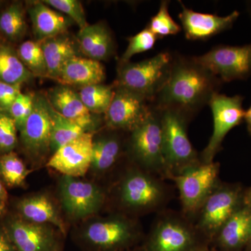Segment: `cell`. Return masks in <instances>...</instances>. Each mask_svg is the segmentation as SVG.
<instances>
[{"label": "cell", "instance_id": "6da1fadb", "mask_svg": "<svg viewBox=\"0 0 251 251\" xmlns=\"http://www.w3.org/2000/svg\"><path fill=\"white\" fill-rule=\"evenodd\" d=\"M223 83L194 57L173 54L169 77L151 105L158 110L175 109L192 118L219 93Z\"/></svg>", "mask_w": 251, "mask_h": 251}, {"label": "cell", "instance_id": "7a4b0ae2", "mask_svg": "<svg viewBox=\"0 0 251 251\" xmlns=\"http://www.w3.org/2000/svg\"><path fill=\"white\" fill-rule=\"evenodd\" d=\"M173 54L160 52L140 62L119 64L115 87L139 94L152 103L171 73Z\"/></svg>", "mask_w": 251, "mask_h": 251}, {"label": "cell", "instance_id": "3957f363", "mask_svg": "<svg viewBox=\"0 0 251 251\" xmlns=\"http://www.w3.org/2000/svg\"><path fill=\"white\" fill-rule=\"evenodd\" d=\"M158 110L163 128L166 173L169 176L179 174L199 161L187 134V125L191 118L175 109Z\"/></svg>", "mask_w": 251, "mask_h": 251}, {"label": "cell", "instance_id": "277c9868", "mask_svg": "<svg viewBox=\"0 0 251 251\" xmlns=\"http://www.w3.org/2000/svg\"><path fill=\"white\" fill-rule=\"evenodd\" d=\"M152 108L148 118L130 131V152L145 168L166 173L161 115Z\"/></svg>", "mask_w": 251, "mask_h": 251}, {"label": "cell", "instance_id": "5b68a950", "mask_svg": "<svg viewBox=\"0 0 251 251\" xmlns=\"http://www.w3.org/2000/svg\"><path fill=\"white\" fill-rule=\"evenodd\" d=\"M194 59L223 82L247 80L251 75V44L216 46Z\"/></svg>", "mask_w": 251, "mask_h": 251}, {"label": "cell", "instance_id": "8992f818", "mask_svg": "<svg viewBox=\"0 0 251 251\" xmlns=\"http://www.w3.org/2000/svg\"><path fill=\"white\" fill-rule=\"evenodd\" d=\"M243 100L242 96L227 97L220 93L216 94L211 99L209 105L212 112L214 130L209 143L201 154L202 163L213 162L227 133L244 121L245 110L243 108Z\"/></svg>", "mask_w": 251, "mask_h": 251}, {"label": "cell", "instance_id": "52a82bcc", "mask_svg": "<svg viewBox=\"0 0 251 251\" xmlns=\"http://www.w3.org/2000/svg\"><path fill=\"white\" fill-rule=\"evenodd\" d=\"M219 163L199 162L179 174L170 175L177 186L185 210L193 212L200 209L216 186Z\"/></svg>", "mask_w": 251, "mask_h": 251}, {"label": "cell", "instance_id": "ba28073f", "mask_svg": "<svg viewBox=\"0 0 251 251\" xmlns=\"http://www.w3.org/2000/svg\"><path fill=\"white\" fill-rule=\"evenodd\" d=\"M59 196L66 213L74 219H83L100 210L104 195L97 185L77 177L63 176Z\"/></svg>", "mask_w": 251, "mask_h": 251}, {"label": "cell", "instance_id": "9c48e42d", "mask_svg": "<svg viewBox=\"0 0 251 251\" xmlns=\"http://www.w3.org/2000/svg\"><path fill=\"white\" fill-rule=\"evenodd\" d=\"M115 87L113 99L105 113L107 126L112 129L131 131L148 118L152 105L139 94Z\"/></svg>", "mask_w": 251, "mask_h": 251}, {"label": "cell", "instance_id": "30bf717a", "mask_svg": "<svg viewBox=\"0 0 251 251\" xmlns=\"http://www.w3.org/2000/svg\"><path fill=\"white\" fill-rule=\"evenodd\" d=\"M244 196L240 186H216L201 206L200 227L207 232H219L225 223L244 204Z\"/></svg>", "mask_w": 251, "mask_h": 251}, {"label": "cell", "instance_id": "8fae6325", "mask_svg": "<svg viewBox=\"0 0 251 251\" xmlns=\"http://www.w3.org/2000/svg\"><path fill=\"white\" fill-rule=\"evenodd\" d=\"M20 131L23 148L33 159H42L50 152V117L46 97H34L32 112Z\"/></svg>", "mask_w": 251, "mask_h": 251}, {"label": "cell", "instance_id": "7c38bea8", "mask_svg": "<svg viewBox=\"0 0 251 251\" xmlns=\"http://www.w3.org/2000/svg\"><path fill=\"white\" fill-rule=\"evenodd\" d=\"M93 141V133L85 132L52 153L46 166L63 176H85L92 165Z\"/></svg>", "mask_w": 251, "mask_h": 251}, {"label": "cell", "instance_id": "4fadbf2b", "mask_svg": "<svg viewBox=\"0 0 251 251\" xmlns=\"http://www.w3.org/2000/svg\"><path fill=\"white\" fill-rule=\"evenodd\" d=\"M179 18L181 29L186 39L191 41H206L231 29L238 19L239 13L234 11L226 16L204 14L188 9L182 2Z\"/></svg>", "mask_w": 251, "mask_h": 251}, {"label": "cell", "instance_id": "5bb4252c", "mask_svg": "<svg viewBox=\"0 0 251 251\" xmlns=\"http://www.w3.org/2000/svg\"><path fill=\"white\" fill-rule=\"evenodd\" d=\"M5 229L17 251H57V239L49 225L14 219Z\"/></svg>", "mask_w": 251, "mask_h": 251}, {"label": "cell", "instance_id": "9a60e30c", "mask_svg": "<svg viewBox=\"0 0 251 251\" xmlns=\"http://www.w3.org/2000/svg\"><path fill=\"white\" fill-rule=\"evenodd\" d=\"M163 196L161 185L151 176L139 172L128 175L120 189L122 203L132 209H151L162 202Z\"/></svg>", "mask_w": 251, "mask_h": 251}, {"label": "cell", "instance_id": "2e32d148", "mask_svg": "<svg viewBox=\"0 0 251 251\" xmlns=\"http://www.w3.org/2000/svg\"><path fill=\"white\" fill-rule=\"evenodd\" d=\"M133 228L126 220L112 218L92 223L85 229L84 235L86 240L94 247L110 249L129 240L133 234Z\"/></svg>", "mask_w": 251, "mask_h": 251}, {"label": "cell", "instance_id": "e0dca14e", "mask_svg": "<svg viewBox=\"0 0 251 251\" xmlns=\"http://www.w3.org/2000/svg\"><path fill=\"white\" fill-rule=\"evenodd\" d=\"M46 98L54 110L90 132L94 123L92 113L82 103L78 92L61 85L50 91Z\"/></svg>", "mask_w": 251, "mask_h": 251}, {"label": "cell", "instance_id": "ac0fdd59", "mask_svg": "<svg viewBox=\"0 0 251 251\" xmlns=\"http://www.w3.org/2000/svg\"><path fill=\"white\" fill-rule=\"evenodd\" d=\"M105 78V69L101 63L90 58L75 57L68 60L59 74L57 81L61 85L86 86L102 84Z\"/></svg>", "mask_w": 251, "mask_h": 251}, {"label": "cell", "instance_id": "d6986e66", "mask_svg": "<svg viewBox=\"0 0 251 251\" xmlns=\"http://www.w3.org/2000/svg\"><path fill=\"white\" fill-rule=\"evenodd\" d=\"M33 29L37 41L66 34L72 20L50 7L43 1H34L29 8Z\"/></svg>", "mask_w": 251, "mask_h": 251}, {"label": "cell", "instance_id": "ffe728a7", "mask_svg": "<svg viewBox=\"0 0 251 251\" xmlns=\"http://www.w3.org/2000/svg\"><path fill=\"white\" fill-rule=\"evenodd\" d=\"M77 36L79 49L87 58L100 62L113 54L115 46L111 32L103 23L88 25L80 29Z\"/></svg>", "mask_w": 251, "mask_h": 251}, {"label": "cell", "instance_id": "44dd1931", "mask_svg": "<svg viewBox=\"0 0 251 251\" xmlns=\"http://www.w3.org/2000/svg\"><path fill=\"white\" fill-rule=\"evenodd\" d=\"M192 240L189 227L179 220L168 218L160 221L153 232L154 251H184Z\"/></svg>", "mask_w": 251, "mask_h": 251}, {"label": "cell", "instance_id": "7402d4cb", "mask_svg": "<svg viewBox=\"0 0 251 251\" xmlns=\"http://www.w3.org/2000/svg\"><path fill=\"white\" fill-rule=\"evenodd\" d=\"M18 210L23 220L37 224L52 225L63 233L65 226L53 202L46 195L26 198L18 204Z\"/></svg>", "mask_w": 251, "mask_h": 251}, {"label": "cell", "instance_id": "603a6c76", "mask_svg": "<svg viewBox=\"0 0 251 251\" xmlns=\"http://www.w3.org/2000/svg\"><path fill=\"white\" fill-rule=\"evenodd\" d=\"M41 42L47 69L46 77L57 80L65 63L77 56L74 41L64 34Z\"/></svg>", "mask_w": 251, "mask_h": 251}, {"label": "cell", "instance_id": "cb8c5ba5", "mask_svg": "<svg viewBox=\"0 0 251 251\" xmlns=\"http://www.w3.org/2000/svg\"><path fill=\"white\" fill-rule=\"evenodd\" d=\"M251 229V209L243 204L219 231L222 245L237 249L249 242Z\"/></svg>", "mask_w": 251, "mask_h": 251}, {"label": "cell", "instance_id": "d4e9b609", "mask_svg": "<svg viewBox=\"0 0 251 251\" xmlns=\"http://www.w3.org/2000/svg\"><path fill=\"white\" fill-rule=\"evenodd\" d=\"M32 75L16 52L8 46L0 45V81L21 85Z\"/></svg>", "mask_w": 251, "mask_h": 251}, {"label": "cell", "instance_id": "484cf974", "mask_svg": "<svg viewBox=\"0 0 251 251\" xmlns=\"http://www.w3.org/2000/svg\"><path fill=\"white\" fill-rule=\"evenodd\" d=\"M49 110L51 124L50 152H55L66 144L87 132L80 126L54 110L49 102Z\"/></svg>", "mask_w": 251, "mask_h": 251}, {"label": "cell", "instance_id": "4316f807", "mask_svg": "<svg viewBox=\"0 0 251 251\" xmlns=\"http://www.w3.org/2000/svg\"><path fill=\"white\" fill-rule=\"evenodd\" d=\"M120 150L121 143L115 135H107L94 140L91 168L97 173L108 171L120 156Z\"/></svg>", "mask_w": 251, "mask_h": 251}, {"label": "cell", "instance_id": "83f0119b", "mask_svg": "<svg viewBox=\"0 0 251 251\" xmlns=\"http://www.w3.org/2000/svg\"><path fill=\"white\" fill-rule=\"evenodd\" d=\"M115 85L97 84L86 86L78 92L81 100L92 114H104L110 106L115 94Z\"/></svg>", "mask_w": 251, "mask_h": 251}, {"label": "cell", "instance_id": "f1b7e54d", "mask_svg": "<svg viewBox=\"0 0 251 251\" xmlns=\"http://www.w3.org/2000/svg\"><path fill=\"white\" fill-rule=\"evenodd\" d=\"M17 54L33 75L47 76L45 57L41 41H25L18 48Z\"/></svg>", "mask_w": 251, "mask_h": 251}, {"label": "cell", "instance_id": "f546056e", "mask_svg": "<svg viewBox=\"0 0 251 251\" xmlns=\"http://www.w3.org/2000/svg\"><path fill=\"white\" fill-rule=\"evenodd\" d=\"M29 172L16 153L11 151L0 156V176L8 186H21Z\"/></svg>", "mask_w": 251, "mask_h": 251}, {"label": "cell", "instance_id": "4dcf8cb0", "mask_svg": "<svg viewBox=\"0 0 251 251\" xmlns=\"http://www.w3.org/2000/svg\"><path fill=\"white\" fill-rule=\"evenodd\" d=\"M24 11L22 6L15 3L1 13L0 16V31L11 40L22 37L25 31Z\"/></svg>", "mask_w": 251, "mask_h": 251}, {"label": "cell", "instance_id": "1f68e13d", "mask_svg": "<svg viewBox=\"0 0 251 251\" xmlns=\"http://www.w3.org/2000/svg\"><path fill=\"white\" fill-rule=\"evenodd\" d=\"M169 4L167 0L161 1L158 12L151 18L147 27L158 39L176 35L181 31V26L170 15Z\"/></svg>", "mask_w": 251, "mask_h": 251}, {"label": "cell", "instance_id": "d6a6232c", "mask_svg": "<svg viewBox=\"0 0 251 251\" xmlns=\"http://www.w3.org/2000/svg\"><path fill=\"white\" fill-rule=\"evenodd\" d=\"M158 38L148 27L134 36L128 38V45L120 58V64L129 62L130 58L137 54L152 49Z\"/></svg>", "mask_w": 251, "mask_h": 251}, {"label": "cell", "instance_id": "836d02e7", "mask_svg": "<svg viewBox=\"0 0 251 251\" xmlns=\"http://www.w3.org/2000/svg\"><path fill=\"white\" fill-rule=\"evenodd\" d=\"M54 10H58L82 29L88 25L82 3L77 0H44L42 1Z\"/></svg>", "mask_w": 251, "mask_h": 251}, {"label": "cell", "instance_id": "e575fe53", "mask_svg": "<svg viewBox=\"0 0 251 251\" xmlns=\"http://www.w3.org/2000/svg\"><path fill=\"white\" fill-rule=\"evenodd\" d=\"M17 130L16 123L6 112H0V150L4 153L11 152L17 145Z\"/></svg>", "mask_w": 251, "mask_h": 251}, {"label": "cell", "instance_id": "d590c367", "mask_svg": "<svg viewBox=\"0 0 251 251\" xmlns=\"http://www.w3.org/2000/svg\"><path fill=\"white\" fill-rule=\"evenodd\" d=\"M34 107V97L21 92L10 107L8 114L14 120L18 129H22Z\"/></svg>", "mask_w": 251, "mask_h": 251}, {"label": "cell", "instance_id": "8d00e7d4", "mask_svg": "<svg viewBox=\"0 0 251 251\" xmlns=\"http://www.w3.org/2000/svg\"><path fill=\"white\" fill-rule=\"evenodd\" d=\"M21 86L0 81V112L8 113L10 107L21 93Z\"/></svg>", "mask_w": 251, "mask_h": 251}, {"label": "cell", "instance_id": "74e56055", "mask_svg": "<svg viewBox=\"0 0 251 251\" xmlns=\"http://www.w3.org/2000/svg\"><path fill=\"white\" fill-rule=\"evenodd\" d=\"M0 251H17L6 232V229L0 228Z\"/></svg>", "mask_w": 251, "mask_h": 251}, {"label": "cell", "instance_id": "f35d334b", "mask_svg": "<svg viewBox=\"0 0 251 251\" xmlns=\"http://www.w3.org/2000/svg\"><path fill=\"white\" fill-rule=\"evenodd\" d=\"M244 120L247 122L248 130L251 135V105L247 111H245Z\"/></svg>", "mask_w": 251, "mask_h": 251}, {"label": "cell", "instance_id": "ab89813d", "mask_svg": "<svg viewBox=\"0 0 251 251\" xmlns=\"http://www.w3.org/2000/svg\"><path fill=\"white\" fill-rule=\"evenodd\" d=\"M8 193L6 191V188H5L4 184L1 182L0 180V200L2 201L6 202L7 201Z\"/></svg>", "mask_w": 251, "mask_h": 251}, {"label": "cell", "instance_id": "60d3db41", "mask_svg": "<svg viewBox=\"0 0 251 251\" xmlns=\"http://www.w3.org/2000/svg\"><path fill=\"white\" fill-rule=\"evenodd\" d=\"M244 203L251 209V188L247 193H244Z\"/></svg>", "mask_w": 251, "mask_h": 251}, {"label": "cell", "instance_id": "b9f144b4", "mask_svg": "<svg viewBox=\"0 0 251 251\" xmlns=\"http://www.w3.org/2000/svg\"><path fill=\"white\" fill-rule=\"evenodd\" d=\"M5 209H6V202L0 200V216L4 214Z\"/></svg>", "mask_w": 251, "mask_h": 251}, {"label": "cell", "instance_id": "7bdbcfd3", "mask_svg": "<svg viewBox=\"0 0 251 251\" xmlns=\"http://www.w3.org/2000/svg\"><path fill=\"white\" fill-rule=\"evenodd\" d=\"M249 242H251V229L250 239H249Z\"/></svg>", "mask_w": 251, "mask_h": 251}]
</instances>
